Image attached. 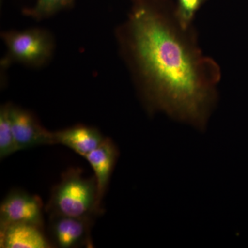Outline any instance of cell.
Segmentation results:
<instances>
[{
	"instance_id": "1",
	"label": "cell",
	"mask_w": 248,
	"mask_h": 248,
	"mask_svg": "<svg viewBox=\"0 0 248 248\" xmlns=\"http://www.w3.org/2000/svg\"><path fill=\"white\" fill-rule=\"evenodd\" d=\"M123 42L147 109L205 130L221 69L201 50L192 27H183L175 11L140 4L124 27Z\"/></svg>"
},
{
	"instance_id": "2",
	"label": "cell",
	"mask_w": 248,
	"mask_h": 248,
	"mask_svg": "<svg viewBox=\"0 0 248 248\" xmlns=\"http://www.w3.org/2000/svg\"><path fill=\"white\" fill-rule=\"evenodd\" d=\"M48 215L97 218L103 213L94 177L86 178L79 169L62 174L46 207Z\"/></svg>"
},
{
	"instance_id": "3",
	"label": "cell",
	"mask_w": 248,
	"mask_h": 248,
	"mask_svg": "<svg viewBox=\"0 0 248 248\" xmlns=\"http://www.w3.org/2000/svg\"><path fill=\"white\" fill-rule=\"evenodd\" d=\"M10 55L14 60L29 65H40L53 51V41L45 31L30 29L4 34Z\"/></svg>"
},
{
	"instance_id": "4",
	"label": "cell",
	"mask_w": 248,
	"mask_h": 248,
	"mask_svg": "<svg viewBox=\"0 0 248 248\" xmlns=\"http://www.w3.org/2000/svg\"><path fill=\"white\" fill-rule=\"evenodd\" d=\"M95 218L49 215L50 243L60 248H93L91 228Z\"/></svg>"
},
{
	"instance_id": "5",
	"label": "cell",
	"mask_w": 248,
	"mask_h": 248,
	"mask_svg": "<svg viewBox=\"0 0 248 248\" xmlns=\"http://www.w3.org/2000/svg\"><path fill=\"white\" fill-rule=\"evenodd\" d=\"M30 223L43 228L44 206L37 196L25 191H11L0 206V230L14 223Z\"/></svg>"
},
{
	"instance_id": "6",
	"label": "cell",
	"mask_w": 248,
	"mask_h": 248,
	"mask_svg": "<svg viewBox=\"0 0 248 248\" xmlns=\"http://www.w3.org/2000/svg\"><path fill=\"white\" fill-rule=\"evenodd\" d=\"M9 115L19 151L37 146L55 145L54 133L42 127L30 112L10 105Z\"/></svg>"
},
{
	"instance_id": "7",
	"label": "cell",
	"mask_w": 248,
	"mask_h": 248,
	"mask_svg": "<svg viewBox=\"0 0 248 248\" xmlns=\"http://www.w3.org/2000/svg\"><path fill=\"white\" fill-rule=\"evenodd\" d=\"M118 157V148L110 139L107 138L100 146L85 156L94 171L98 200L102 205L103 198L107 192Z\"/></svg>"
},
{
	"instance_id": "8",
	"label": "cell",
	"mask_w": 248,
	"mask_h": 248,
	"mask_svg": "<svg viewBox=\"0 0 248 248\" xmlns=\"http://www.w3.org/2000/svg\"><path fill=\"white\" fill-rule=\"evenodd\" d=\"M0 247L3 248H50L43 228L30 223H14L0 230Z\"/></svg>"
},
{
	"instance_id": "9",
	"label": "cell",
	"mask_w": 248,
	"mask_h": 248,
	"mask_svg": "<svg viewBox=\"0 0 248 248\" xmlns=\"http://www.w3.org/2000/svg\"><path fill=\"white\" fill-rule=\"evenodd\" d=\"M55 144L63 145L85 158L100 146L106 138L97 129L76 125L54 133Z\"/></svg>"
},
{
	"instance_id": "10",
	"label": "cell",
	"mask_w": 248,
	"mask_h": 248,
	"mask_svg": "<svg viewBox=\"0 0 248 248\" xmlns=\"http://www.w3.org/2000/svg\"><path fill=\"white\" fill-rule=\"evenodd\" d=\"M10 104L1 108L0 110V159L19 151L15 138L9 115Z\"/></svg>"
},
{
	"instance_id": "11",
	"label": "cell",
	"mask_w": 248,
	"mask_h": 248,
	"mask_svg": "<svg viewBox=\"0 0 248 248\" xmlns=\"http://www.w3.org/2000/svg\"><path fill=\"white\" fill-rule=\"evenodd\" d=\"M205 1V0H178L176 16L183 27L187 29L192 27L196 13Z\"/></svg>"
},
{
	"instance_id": "12",
	"label": "cell",
	"mask_w": 248,
	"mask_h": 248,
	"mask_svg": "<svg viewBox=\"0 0 248 248\" xmlns=\"http://www.w3.org/2000/svg\"><path fill=\"white\" fill-rule=\"evenodd\" d=\"M73 0H38L35 7L29 14L36 18H43L65 7Z\"/></svg>"
}]
</instances>
